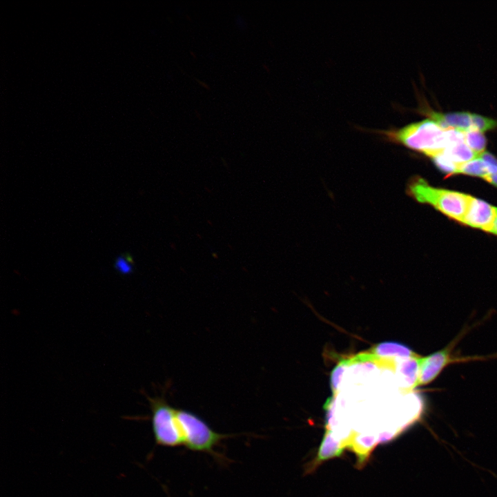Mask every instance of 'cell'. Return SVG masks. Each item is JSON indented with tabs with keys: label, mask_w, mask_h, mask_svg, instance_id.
I'll return each mask as SVG.
<instances>
[{
	"label": "cell",
	"mask_w": 497,
	"mask_h": 497,
	"mask_svg": "<svg viewBox=\"0 0 497 497\" xmlns=\"http://www.w3.org/2000/svg\"><path fill=\"white\" fill-rule=\"evenodd\" d=\"M390 142L432 157L451 146L449 128H442L433 119L409 124L400 128L376 130Z\"/></svg>",
	"instance_id": "6da1fadb"
},
{
	"label": "cell",
	"mask_w": 497,
	"mask_h": 497,
	"mask_svg": "<svg viewBox=\"0 0 497 497\" xmlns=\"http://www.w3.org/2000/svg\"><path fill=\"white\" fill-rule=\"evenodd\" d=\"M409 192L418 202L430 204L460 222H462L472 197L462 193L433 187L422 178L410 184Z\"/></svg>",
	"instance_id": "7a4b0ae2"
},
{
	"label": "cell",
	"mask_w": 497,
	"mask_h": 497,
	"mask_svg": "<svg viewBox=\"0 0 497 497\" xmlns=\"http://www.w3.org/2000/svg\"><path fill=\"white\" fill-rule=\"evenodd\" d=\"M177 417L183 438L188 449L214 454V449L227 435L220 433L199 416L184 409H177Z\"/></svg>",
	"instance_id": "3957f363"
},
{
	"label": "cell",
	"mask_w": 497,
	"mask_h": 497,
	"mask_svg": "<svg viewBox=\"0 0 497 497\" xmlns=\"http://www.w3.org/2000/svg\"><path fill=\"white\" fill-rule=\"evenodd\" d=\"M151 425L155 443L166 447L183 445V438L177 417V408L164 398H149Z\"/></svg>",
	"instance_id": "277c9868"
},
{
	"label": "cell",
	"mask_w": 497,
	"mask_h": 497,
	"mask_svg": "<svg viewBox=\"0 0 497 497\" xmlns=\"http://www.w3.org/2000/svg\"><path fill=\"white\" fill-rule=\"evenodd\" d=\"M454 343L451 342L447 347L433 352L425 357H420L418 386L425 385L432 382L449 364L481 360V357L476 356L454 357L451 353Z\"/></svg>",
	"instance_id": "5b68a950"
},
{
	"label": "cell",
	"mask_w": 497,
	"mask_h": 497,
	"mask_svg": "<svg viewBox=\"0 0 497 497\" xmlns=\"http://www.w3.org/2000/svg\"><path fill=\"white\" fill-rule=\"evenodd\" d=\"M496 217L497 207L472 197L462 223L490 233Z\"/></svg>",
	"instance_id": "8992f818"
},
{
	"label": "cell",
	"mask_w": 497,
	"mask_h": 497,
	"mask_svg": "<svg viewBox=\"0 0 497 497\" xmlns=\"http://www.w3.org/2000/svg\"><path fill=\"white\" fill-rule=\"evenodd\" d=\"M419 355L396 359V374L399 387L405 392H409L418 386L420 376Z\"/></svg>",
	"instance_id": "52a82bcc"
},
{
	"label": "cell",
	"mask_w": 497,
	"mask_h": 497,
	"mask_svg": "<svg viewBox=\"0 0 497 497\" xmlns=\"http://www.w3.org/2000/svg\"><path fill=\"white\" fill-rule=\"evenodd\" d=\"M379 443V434L373 432L353 433L348 447L357 456V465L363 466L372 450Z\"/></svg>",
	"instance_id": "ba28073f"
},
{
	"label": "cell",
	"mask_w": 497,
	"mask_h": 497,
	"mask_svg": "<svg viewBox=\"0 0 497 497\" xmlns=\"http://www.w3.org/2000/svg\"><path fill=\"white\" fill-rule=\"evenodd\" d=\"M346 447L347 445L344 441L338 438L330 430L326 429L315 459L310 465L311 467L309 468V471L314 469L323 461L340 456Z\"/></svg>",
	"instance_id": "9c48e42d"
},
{
	"label": "cell",
	"mask_w": 497,
	"mask_h": 497,
	"mask_svg": "<svg viewBox=\"0 0 497 497\" xmlns=\"http://www.w3.org/2000/svg\"><path fill=\"white\" fill-rule=\"evenodd\" d=\"M427 114L443 129L454 128L466 132L472 128L471 113L468 112L441 113L429 111Z\"/></svg>",
	"instance_id": "30bf717a"
},
{
	"label": "cell",
	"mask_w": 497,
	"mask_h": 497,
	"mask_svg": "<svg viewBox=\"0 0 497 497\" xmlns=\"http://www.w3.org/2000/svg\"><path fill=\"white\" fill-rule=\"evenodd\" d=\"M369 351L378 358H405L418 355L408 346L396 342H383Z\"/></svg>",
	"instance_id": "8fae6325"
},
{
	"label": "cell",
	"mask_w": 497,
	"mask_h": 497,
	"mask_svg": "<svg viewBox=\"0 0 497 497\" xmlns=\"http://www.w3.org/2000/svg\"><path fill=\"white\" fill-rule=\"evenodd\" d=\"M442 152L459 166L479 157L465 142L450 146Z\"/></svg>",
	"instance_id": "7c38bea8"
},
{
	"label": "cell",
	"mask_w": 497,
	"mask_h": 497,
	"mask_svg": "<svg viewBox=\"0 0 497 497\" xmlns=\"http://www.w3.org/2000/svg\"><path fill=\"white\" fill-rule=\"evenodd\" d=\"M458 173L469 175L485 179L489 171L485 162L480 157L460 165Z\"/></svg>",
	"instance_id": "4fadbf2b"
},
{
	"label": "cell",
	"mask_w": 497,
	"mask_h": 497,
	"mask_svg": "<svg viewBox=\"0 0 497 497\" xmlns=\"http://www.w3.org/2000/svg\"><path fill=\"white\" fill-rule=\"evenodd\" d=\"M465 142L479 157L485 152L487 139L483 132L474 128L465 132Z\"/></svg>",
	"instance_id": "5bb4252c"
},
{
	"label": "cell",
	"mask_w": 497,
	"mask_h": 497,
	"mask_svg": "<svg viewBox=\"0 0 497 497\" xmlns=\"http://www.w3.org/2000/svg\"><path fill=\"white\" fill-rule=\"evenodd\" d=\"M350 367L349 358L342 359L333 369L331 374V388L333 392V396L338 395L342 378L346 369Z\"/></svg>",
	"instance_id": "9a60e30c"
},
{
	"label": "cell",
	"mask_w": 497,
	"mask_h": 497,
	"mask_svg": "<svg viewBox=\"0 0 497 497\" xmlns=\"http://www.w3.org/2000/svg\"><path fill=\"white\" fill-rule=\"evenodd\" d=\"M431 158L441 171L449 175L458 173L459 166L451 160L443 152L435 155Z\"/></svg>",
	"instance_id": "2e32d148"
},
{
	"label": "cell",
	"mask_w": 497,
	"mask_h": 497,
	"mask_svg": "<svg viewBox=\"0 0 497 497\" xmlns=\"http://www.w3.org/2000/svg\"><path fill=\"white\" fill-rule=\"evenodd\" d=\"M471 123L472 128L480 132L497 128V121L478 114H471Z\"/></svg>",
	"instance_id": "e0dca14e"
},
{
	"label": "cell",
	"mask_w": 497,
	"mask_h": 497,
	"mask_svg": "<svg viewBox=\"0 0 497 497\" xmlns=\"http://www.w3.org/2000/svg\"><path fill=\"white\" fill-rule=\"evenodd\" d=\"M115 268L121 273H129L132 271L131 262L127 257L119 256L115 261Z\"/></svg>",
	"instance_id": "ac0fdd59"
},
{
	"label": "cell",
	"mask_w": 497,
	"mask_h": 497,
	"mask_svg": "<svg viewBox=\"0 0 497 497\" xmlns=\"http://www.w3.org/2000/svg\"><path fill=\"white\" fill-rule=\"evenodd\" d=\"M485 179L492 185L497 186V172L489 174Z\"/></svg>",
	"instance_id": "d6986e66"
},
{
	"label": "cell",
	"mask_w": 497,
	"mask_h": 497,
	"mask_svg": "<svg viewBox=\"0 0 497 497\" xmlns=\"http://www.w3.org/2000/svg\"><path fill=\"white\" fill-rule=\"evenodd\" d=\"M490 233H491L495 234V235H497V217H496V220H495V222H494V226H493L491 231H490Z\"/></svg>",
	"instance_id": "ffe728a7"
}]
</instances>
